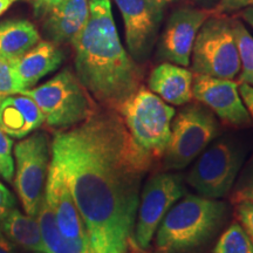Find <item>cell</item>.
I'll use <instances>...</instances> for the list:
<instances>
[{
  "label": "cell",
  "instance_id": "obj_1",
  "mask_svg": "<svg viewBox=\"0 0 253 253\" xmlns=\"http://www.w3.org/2000/svg\"><path fill=\"white\" fill-rule=\"evenodd\" d=\"M50 148L93 252H128L143 178L154 161L135 144L121 115L100 107L80 125L56 130Z\"/></svg>",
  "mask_w": 253,
  "mask_h": 253
},
{
  "label": "cell",
  "instance_id": "obj_2",
  "mask_svg": "<svg viewBox=\"0 0 253 253\" xmlns=\"http://www.w3.org/2000/svg\"><path fill=\"white\" fill-rule=\"evenodd\" d=\"M72 45L79 80L100 107L119 112L142 86V71L120 40L110 0H90L87 24Z\"/></svg>",
  "mask_w": 253,
  "mask_h": 253
},
{
  "label": "cell",
  "instance_id": "obj_3",
  "mask_svg": "<svg viewBox=\"0 0 253 253\" xmlns=\"http://www.w3.org/2000/svg\"><path fill=\"white\" fill-rule=\"evenodd\" d=\"M229 205L219 199L185 195L172 205L156 231L158 252L181 253L199 249L224 225Z\"/></svg>",
  "mask_w": 253,
  "mask_h": 253
},
{
  "label": "cell",
  "instance_id": "obj_4",
  "mask_svg": "<svg viewBox=\"0 0 253 253\" xmlns=\"http://www.w3.org/2000/svg\"><path fill=\"white\" fill-rule=\"evenodd\" d=\"M38 104L45 123L55 130L69 129L84 122L100 108L91 95L69 68L41 86L23 90Z\"/></svg>",
  "mask_w": 253,
  "mask_h": 253
},
{
  "label": "cell",
  "instance_id": "obj_5",
  "mask_svg": "<svg viewBox=\"0 0 253 253\" xmlns=\"http://www.w3.org/2000/svg\"><path fill=\"white\" fill-rule=\"evenodd\" d=\"M118 113L135 144L153 161L162 160L169 142L175 108L141 86Z\"/></svg>",
  "mask_w": 253,
  "mask_h": 253
},
{
  "label": "cell",
  "instance_id": "obj_6",
  "mask_svg": "<svg viewBox=\"0 0 253 253\" xmlns=\"http://www.w3.org/2000/svg\"><path fill=\"white\" fill-rule=\"evenodd\" d=\"M217 116L202 103H191L175 114L167 149L162 157L167 171L182 170L219 136Z\"/></svg>",
  "mask_w": 253,
  "mask_h": 253
},
{
  "label": "cell",
  "instance_id": "obj_7",
  "mask_svg": "<svg viewBox=\"0 0 253 253\" xmlns=\"http://www.w3.org/2000/svg\"><path fill=\"white\" fill-rule=\"evenodd\" d=\"M244 160V150L235 140H214L199 155L185 181L203 197L224 198L235 185Z\"/></svg>",
  "mask_w": 253,
  "mask_h": 253
},
{
  "label": "cell",
  "instance_id": "obj_8",
  "mask_svg": "<svg viewBox=\"0 0 253 253\" xmlns=\"http://www.w3.org/2000/svg\"><path fill=\"white\" fill-rule=\"evenodd\" d=\"M191 65L195 74L227 80L239 74V50L229 19L212 17L202 25L192 47Z\"/></svg>",
  "mask_w": 253,
  "mask_h": 253
},
{
  "label": "cell",
  "instance_id": "obj_9",
  "mask_svg": "<svg viewBox=\"0 0 253 253\" xmlns=\"http://www.w3.org/2000/svg\"><path fill=\"white\" fill-rule=\"evenodd\" d=\"M52 142L45 131H34L14 145L13 184L25 213L36 217L45 194L52 160Z\"/></svg>",
  "mask_w": 253,
  "mask_h": 253
},
{
  "label": "cell",
  "instance_id": "obj_10",
  "mask_svg": "<svg viewBox=\"0 0 253 253\" xmlns=\"http://www.w3.org/2000/svg\"><path fill=\"white\" fill-rule=\"evenodd\" d=\"M185 195V183L181 173L166 170L150 176L142 186L131 242L143 251L149 249L164 216Z\"/></svg>",
  "mask_w": 253,
  "mask_h": 253
},
{
  "label": "cell",
  "instance_id": "obj_11",
  "mask_svg": "<svg viewBox=\"0 0 253 253\" xmlns=\"http://www.w3.org/2000/svg\"><path fill=\"white\" fill-rule=\"evenodd\" d=\"M126 28L129 54L136 62L150 56L163 17V4L157 0H115Z\"/></svg>",
  "mask_w": 253,
  "mask_h": 253
},
{
  "label": "cell",
  "instance_id": "obj_12",
  "mask_svg": "<svg viewBox=\"0 0 253 253\" xmlns=\"http://www.w3.org/2000/svg\"><path fill=\"white\" fill-rule=\"evenodd\" d=\"M192 99L204 104L225 125L245 128L252 119L239 93V84L227 79L196 74L192 81Z\"/></svg>",
  "mask_w": 253,
  "mask_h": 253
},
{
  "label": "cell",
  "instance_id": "obj_13",
  "mask_svg": "<svg viewBox=\"0 0 253 253\" xmlns=\"http://www.w3.org/2000/svg\"><path fill=\"white\" fill-rule=\"evenodd\" d=\"M210 9L178 8L170 15L161 40L158 55L167 62L188 67L192 47L202 25L212 15Z\"/></svg>",
  "mask_w": 253,
  "mask_h": 253
},
{
  "label": "cell",
  "instance_id": "obj_14",
  "mask_svg": "<svg viewBox=\"0 0 253 253\" xmlns=\"http://www.w3.org/2000/svg\"><path fill=\"white\" fill-rule=\"evenodd\" d=\"M45 197L62 235L68 239L90 245L86 224L82 219L66 177L52 160L46 181Z\"/></svg>",
  "mask_w": 253,
  "mask_h": 253
},
{
  "label": "cell",
  "instance_id": "obj_15",
  "mask_svg": "<svg viewBox=\"0 0 253 253\" xmlns=\"http://www.w3.org/2000/svg\"><path fill=\"white\" fill-rule=\"evenodd\" d=\"M43 32L49 41L62 45L72 43L89 17L88 0H62L47 13Z\"/></svg>",
  "mask_w": 253,
  "mask_h": 253
},
{
  "label": "cell",
  "instance_id": "obj_16",
  "mask_svg": "<svg viewBox=\"0 0 253 253\" xmlns=\"http://www.w3.org/2000/svg\"><path fill=\"white\" fill-rule=\"evenodd\" d=\"M43 123L42 112L27 95H9L0 101V129L9 137H26Z\"/></svg>",
  "mask_w": 253,
  "mask_h": 253
},
{
  "label": "cell",
  "instance_id": "obj_17",
  "mask_svg": "<svg viewBox=\"0 0 253 253\" xmlns=\"http://www.w3.org/2000/svg\"><path fill=\"white\" fill-rule=\"evenodd\" d=\"M65 59L62 49L52 41H39L14 62L23 90L33 88L41 79L56 71Z\"/></svg>",
  "mask_w": 253,
  "mask_h": 253
},
{
  "label": "cell",
  "instance_id": "obj_18",
  "mask_svg": "<svg viewBox=\"0 0 253 253\" xmlns=\"http://www.w3.org/2000/svg\"><path fill=\"white\" fill-rule=\"evenodd\" d=\"M194 74L189 69L171 62H163L151 72L149 89L167 103L184 106L192 100Z\"/></svg>",
  "mask_w": 253,
  "mask_h": 253
},
{
  "label": "cell",
  "instance_id": "obj_19",
  "mask_svg": "<svg viewBox=\"0 0 253 253\" xmlns=\"http://www.w3.org/2000/svg\"><path fill=\"white\" fill-rule=\"evenodd\" d=\"M40 41L37 27L28 20L0 24V55L15 62Z\"/></svg>",
  "mask_w": 253,
  "mask_h": 253
},
{
  "label": "cell",
  "instance_id": "obj_20",
  "mask_svg": "<svg viewBox=\"0 0 253 253\" xmlns=\"http://www.w3.org/2000/svg\"><path fill=\"white\" fill-rule=\"evenodd\" d=\"M37 218L46 253H94L90 245L68 239L62 235L45 194L38 208Z\"/></svg>",
  "mask_w": 253,
  "mask_h": 253
},
{
  "label": "cell",
  "instance_id": "obj_21",
  "mask_svg": "<svg viewBox=\"0 0 253 253\" xmlns=\"http://www.w3.org/2000/svg\"><path fill=\"white\" fill-rule=\"evenodd\" d=\"M2 233L17 248L32 252H45L39 221L13 208L1 223Z\"/></svg>",
  "mask_w": 253,
  "mask_h": 253
},
{
  "label": "cell",
  "instance_id": "obj_22",
  "mask_svg": "<svg viewBox=\"0 0 253 253\" xmlns=\"http://www.w3.org/2000/svg\"><path fill=\"white\" fill-rule=\"evenodd\" d=\"M232 28L240 56L238 84H246L253 87V37L242 21L233 20Z\"/></svg>",
  "mask_w": 253,
  "mask_h": 253
},
{
  "label": "cell",
  "instance_id": "obj_23",
  "mask_svg": "<svg viewBox=\"0 0 253 253\" xmlns=\"http://www.w3.org/2000/svg\"><path fill=\"white\" fill-rule=\"evenodd\" d=\"M213 253H253V243L239 221H233L219 237Z\"/></svg>",
  "mask_w": 253,
  "mask_h": 253
},
{
  "label": "cell",
  "instance_id": "obj_24",
  "mask_svg": "<svg viewBox=\"0 0 253 253\" xmlns=\"http://www.w3.org/2000/svg\"><path fill=\"white\" fill-rule=\"evenodd\" d=\"M23 91L17 73L14 69V62L0 55V101L9 95L20 94Z\"/></svg>",
  "mask_w": 253,
  "mask_h": 253
},
{
  "label": "cell",
  "instance_id": "obj_25",
  "mask_svg": "<svg viewBox=\"0 0 253 253\" xmlns=\"http://www.w3.org/2000/svg\"><path fill=\"white\" fill-rule=\"evenodd\" d=\"M231 202L233 204L240 202L253 203V157L244 168L238 181L231 190Z\"/></svg>",
  "mask_w": 253,
  "mask_h": 253
},
{
  "label": "cell",
  "instance_id": "obj_26",
  "mask_svg": "<svg viewBox=\"0 0 253 253\" xmlns=\"http://www.w3.org/2000/svg\"><path fill=\"white\" fill-rule=\"evenodd\" d=\"M0 176L6 182H12L14 177L13 141L0 129Z\"/></svg>",
  "mask_w": 253,
  "mask_h": 253
},
{
  "label": "cell",
  "instance_id": "obj_27",
  "mask_svg": "<svg viewBox=\"0 0 253 253\" xmlns=\"http://www.w3.org/2000/svg\"><path fill=\"white\" fill-rule=\"evenodd\" d=\"M235 212L239 224L244 227L253 243V203L240 202V203L235 204Z\"/></svg>",
  "mask_w": 253,
  "mask_h": 253
},
{
  "label": "cell",
  "instance_id": "obj_28",
  "mask_svg": "<svg viewBox=\"0 0 253 253\" xmlns=\"http://www.w3.org/2000/svg\"><path fill=\"white\" fill-rule=\"evenodd\" d=\"M15 205V199L11 191L0 182V229H1V223L7 213Z\"/></svg>",
  "mask_w": 253,
  "mask_h": 253
},
{
  "label": "cell",
  "instance_id": "obj_29",
  "mask_svg": "<svg viewBox=\"0 0 253 253\" xmlns=\"http://www.w3.org/2000/svg\"><path fill=\"white\" fill-rule=\"evenodd\" d=\"M239 93L253 122V87L246 84H239Z\"/></svg>",
  "mask_w": 253,
  "mask_h": 253
},
{
  "label": "cell",
  "instance_id": "obj_30",
  "mask_svg": "<svg viewBox=\"0 0 253 253\" xmlns=\"http://www.w3.org/2000/svg\"><path fill=\"white\" fill-rule=\"evenodd\" d=\"M62 0H34V12L37 17H45L54 6Z\"/></svg>",
  "mask_w": 253,
  "mask_h": 253
},
{
  "label": "cell",
  "instance_id": "obj_31",
  "mask_svg": "<svg viewBox=\"0 0 253 253\" xmlns=\"http://www.w3.org/2000/svg\"><path fill=\"white\" fill-rule=\"evenodd\" d=\"M0 253H17L15 245L2 233L0 229Z\"/></svg>",
  "mask_w": 253,
  "mask_h": 253
},
{
  "label": "cell",
  "instance_id": "obj_32",
  "mask_svg": "<svg viewBox=\"0 0 253 253\" xmlns=\"http://www.w3.org/2000/svg\"><path fill=\"white\" fill-rule=\"evenodd\" d=\"M242 17L253 28V7H248L243 9Z\"/></svg>",
  "mask_w": 253,
  "mask_h": 253
},
{
  "label": "cell",
  "instance_id": "obj_33",
  "mask_svg": "<svg viewBox=\"0 0 253 253\" xmlns=\"http://www.w3.org/2000/svg\"><path fill=\"white\" fill-rule=\"evenodd\" d=\"M17 0H0V15L4 14Z\"/></svg>",
  "mask_w": 253,
  "mask_h": 253
},
{
  "label": "cell",
  "instance_id": "obj_34",
  "mask_svg": "<svg viewBox=\"0 0 253 253\" xmlns=\"http://www.w3.org/2000/svg\"><path fill=\"white\" fill-rule=\"evenodd\" d=\"M129 250H131V253H144L143 250L138 249L137 246H136L132 242L130 243V248H129Z\"/></svg>",
  "mask_w": 253,
  "mask_h": 253
},
{
  "label": "cell",
  "instance_id": "obj_35",
  "mask_svg": "<svg viewBox=\"0 0 253 253\" xmlns=\"http://www.w3.org/2000/svg\"><path fill=\"white\" fill-rule=\"evenodd\" d=\"M158 2H162V4H164V2H167V1H170V0H157Z\"/></svg>",
  "mask_w": 253,
  "mask_h": 253
},
{
  "label": "cell",
  "instance_id": "obj_36",
  "mask_svg": "<svg viewBox=\"0 0 253 253\" xmlns=\"http://www.w3.org/2000/svg\"><path fill=\"white\" fill-rule=\"evenodd\" d=\"M32 253H46V252H32Z\"/></svg>",
  "mask_w": 253,
  "mask_h": 253
},
{
  "label": "cell",
  "instance_id": "obj_37",
  "mask_svg": "<svg viewBox=\"0 0 253 253\" xmlns=\"http://www.w3.org/2000/svg\"><path fill=\"white\" fill-rule=\"evenodd\" d=\"M156 253H166V252H156Z\"/></svg>",
  "mask_w": 253,
  "mask_h": 253
},
{
  "label": "cell",
  "instance_id": "obj_38",
  "mask_svg": "<svg viewBox=\"0 0 253 253\" xmlns=\"http://www.w3.org/2000/svg\"><path fill=\"white\" fill-rule=\"evenodd\" d=\"M251 2H253V0H251Z\"/></svg>",
  "mask_w": 253,
  "mask_h": 253
}]
</instances>
